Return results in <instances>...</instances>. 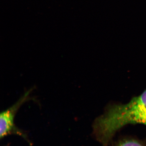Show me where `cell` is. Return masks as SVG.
Here are the masks:
<instances>
[{
	"label": "cell",
	"instance_id": "cell-1",
	"mask_svg": "<svg viewBox=\"0 0 146 146\" xmlns=\"http://www.w3.org/2000/svg\"><path fill=\"white\" fill-rule=\"evenodd\" d=\"M146 125V90L125 104H113L94 121L95 137L103 146H107L119 129L129 124Z\"/></svg>",
	"mask_w": 146,
	"mask_h": 146
},
{
	"label": "cell",
	"instance_id": "cell-2",
	"mask_svg": "<svg viewBox=\"0 0 146 146\" xmlns=\"http://www.w3.org/2000/svg\"><path fill=\"white\" fill-rule=\"evenodd\" d=\"M32 89L26 92L12 106L3 111L0 115V137L1 139L11 133H16L25 136L24 134L14 125L15 115L20 107L24 103L30 99V94Z\"/></svg>",
	"mask_w": 146,
	"mask_h": 146
},
{
	"label": "cell",
	"instance_id": "cell-3",
	"mask_svg": "<svg viewBox=\"0 0 146 146\" xmlns=\"http://www.w3.org/2000/svg\"><path fill=\"white\" fill-rule=\"evenodd\" d=\"M116 146H146V144L139 140L129 138L120 141Z\"/></svg>",
	"mask_w": 146,
	"mask_h": 146
}]
</instances>
